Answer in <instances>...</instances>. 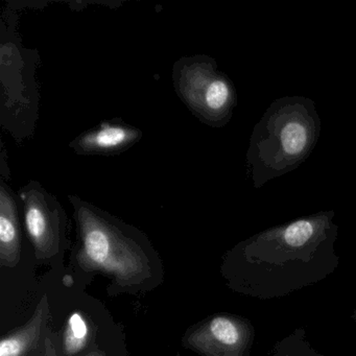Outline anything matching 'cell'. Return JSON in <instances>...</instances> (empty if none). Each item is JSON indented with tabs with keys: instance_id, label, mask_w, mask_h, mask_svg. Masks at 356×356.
Here are the masks:
<instances>
[{
	"instance_id": "6da1fadb",
	"label": "cell",
	"mask_w": 356,
	"mask_h": 356,
	"mask_svg": "<svg viewBox=\"0 0 356 356\" xmlns=\"http://www.w3.org/2000/svg\"><path fill=\"white\" fill-rule=\"evenodd\" d=\"M321 131L322 122L309 97L272 102L254 126L245 157L254 188L297 170L312 155Z\"/></svg>"
},
{
	"instance_id": "7a4b0ae2",
	"label": "cell",
	"mask_w": 356,
	"mask_h": 356,
	"mask_svg": "<svg viewBox=\"0 0 356 356\" xmlns=\"http://www.w3.org/2000/svg\"><path fill=\"white\" fill-rule=\"evenodd\" d=\"M76 212L85 266L115 275L120 280L133 281L147 268L143 252L122 231L92 206L70 195Z\"/></svg>"
},
{
	"instance_id": "3957f363",
	"label": "cell",
	"mask_w": 356,
	"mask_h": 356,
	"mask_svg": "<svg viewBox=\"0 0 356 356\" xmlns=\"http://www.w3.org/2000/svg\"><path fill=\"white\" fill-rule=\"evenodd\" d=\"M182 70L181 91L200 118L212 127H224L232 118L237 106V92L232 81L220 72L216 61L203 57Z\"/></svg>"
},
{
	"instance_id": "277c9868",
	"label": "cell",
	"mask_w": 356,
	"mask_h": 356,
	"mask_svg": "<svg viewBox=\"0 0 356 356\" xmlns=\"http://www.w3.org/2000/svg\"><path fill=\"white\" fill-rule=\"evenodd\" d=\"M26 232L34 245L37 257L47 258L59 251L63 236L65 216L58 200L40 183L31 181L20 189Z\"/></svg>"
},
{
	"instance_id": "5b68a950",
	"label": "cell",
	"mask_w": 356,
	"mask_h": 356,
	"mask_svg": "<svg viewBox=\"0 0 356 356\" xmlns=\"http://www.w3.org/2000/svg\"><path fill=\"white\" fill-rule=\"evenodd\" d=\"M251 337V327L245 321L218 316L191 333L188 341L206 356H243Z\"/></svg>"
},
{
	"instance_id": "8992f818",
	"label": "cell",
	"mask_w": 356,
	"mask_h": 356,
	"mask_svg": "<svg viewBox=\"0 0 356 356\" xmlns=\"http://www.w3.org/2000/svg\"><path fill=\"white\" fill-rule=\"evenodd\" d=\"M141 137L138 129L120 120L104 122L72 143L76 153L111 155L130 147Z\"/></svg>"
},
{
	"instance_id": "52a82bcc",
	"label": "cell",
	"mask_w": 356,
	"mask_h": 356,
	"mask_svg": "<svg viewBox=\"0 0 356 356\" xmlns=\"http://www.w3.org/2000/svg\"><path fill=\"white\" fill-rule=\"evenodd\" d=\"M17 195L5 182L0 185V261L14 266L20 259L19 210Z\"/></svg>"
},
{
	"instance_id": "ba28073f",
	"label": "cell",
	"mask_w": 356,
	"mask_h": 356,
	"mask_svg": "<svg viewBox=\"0 0 356 356\" xmlns=\"http://www.w3.org/2000/svg\"><path fill=\"white\" fill-rule=\"evenodd\" d=\"M44 316V308L40 306L26 326L3 339L0 343V356H24L38 339Z\"/></svg>"
},
{
	"instance_id": "9c48e42d",
	"label": "cell",
	"mask_w": 356,
	"mask_h": 356,
	"mask_svg": "<svg viewBox=\"0 0 356 356\" xmlns=\"http://www.w3.org/2000/svg\"><path fill=\"white\" fill-rule=\"evenodd\" d=\"M88 339V328L83 316L74 312L66 326L64 333V349L67 355H74L85 348Z\"/></svg>"
},
{
	"instance_id": "30bf717a",
	"label": "cell",
	"mask_w": 356,
	"mask_h": 356,
	"mask_svg": "<svg viewBox=\"0 0 356 356\" xmlns=\"http://www.w3.org/2000/svg\"><path fill=\"white\" fill-rule=\"evenodd\" d=\"M88 356H104L103 354L99 352H93V353L88 354Z\"/></svg>"
}]
</instances>
